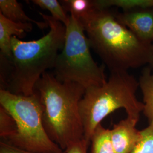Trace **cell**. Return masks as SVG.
Wrapping results in <instances>:
<instances>
[{"label":"cell","instance_id":"cell-11","mask_svg":"<svg viewBox=\"0 0 153 153\" xmlns=\"http://www.w3.org/2000/svg\"><path fill=\"white\" fill-rule=\"evenodd\" d=\"M0 13L15 22L35 23L39 28L49 27L45 22H39L30 18L16 0H0Z\"/></svg>","mask_w":153,"mask_h":153},{"label":"cell","instance_id":"cell-5","mask_svg":"<svg viewBox=\"0 0 153 153\" xmlns=\"http://www.w3.org/2000/svg\"><path fill=\"white\" fill-rule=\"evenodd\" d=\"M0 105L14 118L17 127L16 134L6 142L34 153H60L64 151L51 140L45 130L43 107L35 90L33 95L25 96L0 90Z\"/></svg>","mask_w":153,"mask_h":153},{"label":"cell","instance_id":"cell-3","mask_svg":"<svg viewBox=\"0 0 153 153\" xmlns=\"http://www.w3.org/2000/svg\"><path fill=\"white\" fill-rule=\"evenodd\" d=\"M43 107V123L52 141L65 151L83 140L84 130L79 105L86 89L73 82L59 81L47 71L36 83Z\"/></svg>","mask_w":153,"mask_h":153},{"label":"cell","instance_id":"cell-1","mask_svg":"<svg viewBox=\"0 0 153 153\" xmlns=\"http://www.w3.org/2000/svg\"><path fill=\"white\" fill-rule=\"evenodd\" d=\"M90 45L111 73L149 64L152 44L141 41L109 9H96L80 22Z\"/></svg>","mask_w":153,"mask_h":153},{"label":"cell","instance_id":"cell-15","mask_svg":"<svg viewBox=\"0 0 153 153\" xmlns=\"http://www.w3.org/2000/svg\"><path fill=\"white\" fill-rule=\"evenodd\" d=\"M33 4L42 9L47 10L51 13V16L61 22L66 26L69 21V16L63 6L57 0H33Z\"/></svg>","mask_w":153,"mask_h":153},{"label":"cell","instance_id":"cell-18","mask_svg":"<svg viewBox=\"0 0 153 153\" xmlns=\"http://www.w3.org/2000/svg\"><path fill=\"white\" fill-rule=\"evenodd\" d=\"M88 144L84 140L74 143L66 149V153H87Z\"/></svg>","mask_w":153,"mask_h":153},{"label":"cell","instance_id":"cell-6","mask_svg":"<svg viewBox=\"0 0 153 153\" xmlns=\"http://www.w3.org/2000/svg\"><path fill=\"white\" fill-rule=\"evenodd\" d=\"M69 16L64 44L55 62V78L60 82L76 83L86 90L102 86L107 81L105 66H98L94 60L82 24Z\"/></svg>","mask_w":153,"mask_h":153},{"label":"cell","instance_id":"cell-12","mask_svg":"<svg viewBox=\"0 0 153 153\" xmlns=\"http://www.w3.org/2000/svg\"><path fill=\"white\" fill-rule=\"evenodd\" d=\"M97 9H108L111 7H116L123 11L137 9L153 8V0H95Z\"/></svg>","mask_w":153,"mask_h":153},{"label":"cell","instance_id":"cell-10","mask_svg":"<svg viewBox=\"0 0 153 153\" xmlns=\"http://www.w3.org/2000/svg\"><path fill=\"white\" fill-rule=\"evenodd\" d=\"M143 95V114L149 123L153 122V71L149 66L142 70L138 81Z\"/></svg>","mask_w":153,"mask_h":153},{"label":"cell","instance_id":"cell-20","mask_svg":"<svg viewBox=\"0 0 153 153\" xmlns=\"http://www.w3.org/2000/svg\"><path fill=\"white\" fill-rule=\"evenodd\" d=\"M149 66L152 68V69L153 71V43L152 44V56L151 60L149 64Z\"/></svg>","mask_w":153,"mask_h":153},{"label":"cell","instance_id":"cell-19","mask_svg":"<svg viewBox=\"0 0 153 153\" xmlns=\"http://www.w3.org/2000/svg\"><path fill=\"white\" fill-rule=\"evenodd\" d=\"M0 153H34L26 151L19 148H16L7 142L1 141L0 142ZM60 153H66L65 151H63Z\"/></svg>","mask_w":153,"mask_h":153},{"label":"cell","instance_id":"cell-9","mask_svg":"<svg viewBox=\"0 0 153 153\" xmlns=\"http://www.w3.org/2000/svg\"><path fill=\"white\" fill-rule=\"evenodd\" d=\"M33 23L15 22L0 13V56L9 59L11 56V40L13 36L23 38L32 31Z\"/></svg>","mask_w":153,"mask_h":153},{"label":"cell","instance_id":"cell-13","mask_svg":"<svg viewBox=\"0 0 153 153\" xmlns=\"http://www.w3.org/2000/svg\"><path fill=\"white\" fill-rule=\"evenodd\" d=\"M91 153H115L111 140V129L101 124L97 126L90 140Z\"/></svg>","mask_w":153,"mask_h":153},{"label":"cell","instance_id":"cell-4","mask_svg":"<svg viewBox=\"0 0 153 153\" xmlns=\"http://www.w3.org/2000/svg\"><path fill=\"white\" fill-rule=\"evenodd\" d=\"M138 87L134 76L128 71H119L111 73L109 79L103 85L86 90L79 108L83 140L88 145L97 126L117 109H125L128 117L139 121L143 104L136 97Z\"/></svg>","mask_w":153,"mask_h":153},{"label":"cell","instance_id":"cell-7","mask_svg":"<svg viewBox=\"0 0 153 153\" xmlns=\"http://www.w3.org/2000/svg\"><path fill=\"white\" fill-rule=\"evenodd\" d=\"M116 17L141 41L153 44V8L117 13Z\"/></svg>","mask_w":153,"mask_h":153},{"label":"cell","instance_id":"cell-14","mask_svg":"<svg viewBox=\"0 0 153 153\" xmlns=\"http://www.w3.org/2000/svg\"><path fill=\"white\" fill-rule=\"evenodd\" d=\"M60 2L65 10L70 12L79 22L86 19L97 9L93 0H62Z\"/></svg>","mask_w":153,"mask_h":153},{"label":"cell","instance_id":"cell-8","mask_svg":"<svg viewBox=\"0 0 153 153\" xmlns=\"http://www.w3.org/2000/svg\"><path fill=\"white\" fill-rule=\"evenodd\" d=\"M138 122L127 116L114 125L111 135L115 153H131L136 147L141 138V131L136 128Z\"/></svg>","mask_w":153,"mask_h":153},{"label":"cell","instance_id":"cell-17","mask_svg":"<svg viewBox=\"0 0 153 153\" xmlns=\"http://www.w3.org/2000/svg\"><path fill=\"white\" fill-rule=\"evenodd\" d=\"M131 153H153V122L141 131V138Z\"/></svg>","mask_w":153,"mask_h":153},{"label":"cell","instance_id":"cell-2","mask_svg":"<svg viewBox=\"0 0 153 153\" xmlns=\"http://www.w3.org/2000/svg\"><path fill=\"white\" fill-rule=\"evenodd\" d=\"M39 14L48 25V33L31 41H23L16 36L11 38L8 75L0 90L25 96L33 95L42 75L47 69L54 68L64 44L66 27L51 16Z\"/></svg>","mask_w":153,"mask_h":153},{"label":"cell","instance_id":"cell-16","mask_svg":"<svg viewBox=\"0 0 153 153\" xmlns=\"http://www.w3.org/2000/svg\"><path fill=\"white\" fill-rule=\"evenodd\" d=\"M16 122L11 115L0 106V137L6 142L16 133Z\"/></svg>","mask_w":153,"mask_h":153}]
</instances>
